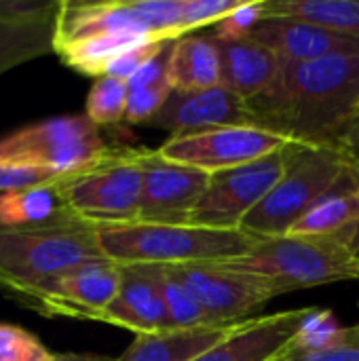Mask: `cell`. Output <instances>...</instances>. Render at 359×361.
<instances>
[{"mask_svg": "<svg viewBox=\"0 0 359 361\" xmlns=\"http://www.w3.org/2000/svg\"><path fill=\"white\" fill-rule=\"evenodd\" d=\"M252 125L286 140L339 144L359 116V53L281 61L279 74L248 102Z\"/></svg>", "mask_w": 359, "mask_h": 361, "instance_id": "6da1fadb", "label": "cell"}, {"mask_svg": "<svg viewBox=\"0 0 359 361\" xmlns=\"http://www.w3.org/2000/svg\"><path fill=\"white\" fill-rule=\"evenodd\" d=\"M104 258L118 267H182L224 262L248 254L258 239L243 231H218L195 224H106L97 226Z\"/></svg>", "mask_w": 359, "mask_h": 361, "instance_id": "7a4b0ae2", "label": "cell"}, {"mask_svg": "<svg viewBox=\"0 0 359 361\" xmlns=\"http://www.w3.org/2000/svg\"><path fill=\"white\" fill-rule=\"evenodd\" d=\"M286 169L269 197L245 218L241 231L254 239L284 237L326 195L359 167L339 144L288 140Z\"/></svg>", "mask_w": 359, "mask_h": 361, "instance_id": "3957f363", "label": "cell"}, {"mask_svg": "<svg viewBox=\"0 0 359 361\" xmlns=\"http://www.w3.org/2000/svg\"><path fill=\"white\" fill-rule=\"evenodd\" d=\"M102 258L97 226L72 214L42 224H0V292L8 298L47 277Z\"/></svg>", "mask_w": 359, "mask_h": 361, "instance_id": "277c9868", "label": "cell"}, {"mask_svg": "<svg viewBox=\"0 0 359 361\" xmlns=\"http://www.w3.org/2000/svg\"><path fill=\"white\" fill-rule=\"evenodd\" d=\"M222 264L271 281L279 294L359 279V258L343 237L258 239L248 254Z\"/></svg>", "mask_w": 359, "mask_h": 361, "instance_id": "5b68a950", "label": "cell"}, {"mask_svg": "<svg viewBox=\"0 0 359 361\" xmlns=\"http://www.w3.org/2000/svg\"><path fill=\"white\" fill-rule=\"evenodd\" d=\"M146 148L110 146L95 163L57 184L66 209L93 226L138 222Z\"/></svg>", "mask_w": 359, "mask_h": 361, "instance_id": "8992f818", "label": "cell"}, {"mask_svg": "<svg viewBox=\"0 0 359 361\" xmlns=\"http://www.w3.org/2000/svg\"><path fill=\"white\" fill-rule=\"evenodd\" d=\"M110 146L87 114L55 116L0 137V163L30 165L72 176L95 163Z\"/></svg>", "mask_w": 359, "mask_h": 361, "instance_id": "52a82bcc", "label": "cell"}, {"mask_svg": "<svg viewBox=\"0 0 359 361\" xmlns=\"http://www.w3.org/2000/svg\"><path fill=\"white\" fill-rule=\"evenodd\" d=\"M121 288V267L108 258L93 260L47 277L11 298L44 317L102 322Z\"/></svg>", "mask_w": 359, "mask_h": 361, "instance_id": "ba28073f", "label": "cell"}, {"mask_svg": "<svg viewBox=\"0 0 359 361\" xmlns=\"http://www.w3.org/2000/svg\"><path fill=\"white\" fill-rule=\"evenodd\" d=\"M286 169L284 148L239 165L209 173V184L199 199L190 224L218 231H241L245 218L269 197Z\"/></svg>", "mask_w": 359, "mask_h": 361, "instance_id": "9c48e42d", "label": "cell"}, {"mask_svg": "<svg viewBox=\"0 0 359 361\" xmlns=\"http://www.w3.org/2000/svg\"><path fill=\"white\" fill-rule=\"evenodd\" d=\"M288 140L258 125L216 127L188 135H171L157 150L174 163L207 173L248 165L281 150Z\"/></svg>", "mask_w": 359, "mask_h": 361, "instance_id": "30bf717a", "label": "cell"}, {"mask_svg": "<svg viewBox=\"0 0 359 361\" xmlns=\"http://www.w3.org/2000/svg\"><path fill=\"white\" fill-rule=\"evenodd\" d=\"M169 269L186 283L214 324L245 322L252 313L279 296L271 281L222 262H199Z\"/></svg>", "mask_w": 359, "mask_h": 361, "instance_id": "8fae6325", "label": "cell"}, {"mask_svg": "<svg viewBox=\"0 0 359 361\" xmlns=\"http://www.w3.org/2000/svg\"><path fill=\"white\" fill-rule=\"evenodd\" d=\"M207 184V171L167 161L159 150L146 148L138 222L190 224V216Z\"/></svg>", "mask_w": 359, "mask_h": 361, "instance_id": "7c38bea8", "label": "cell"}, {"mask_svg": "<svg viewBox=\"0 0 359 361\" xmlns=\"http://www.w3.org/2000/svg\"><path fill=\"white\" fill-rule=\"evenodd\" d=\"M108 34H140L159 38L144 15L140 0L59 2L55 15V49Z\"/></svg>", "mask_w": 359, "mask_h": 361, "instance_id": "4fadbf2b", "label": "cell"}, {"mask_svg": "<svg viewBox=\"0 0 359 361\" xmlns=\"http://www.w3.org/2000/svg\"><path fill=\"white\" fill-rule=\"evenodd\" d=\"M317 309L281 311L260 319L241 322L226 338L195 361H269L290 347Z\"/></svg>", "mask_w": 359, "mask_h": 361, "instance_id": "5bb4252c", "label": "cell"}, {"mask_svg": "<svg viewBox=\"0 0 359 361\" xmlns=\"http://www.w3.org/2000/svg\"><path fill=\"white\" fill-rule=\"evenodd\" d=\"M171 135H188L216 127L252 125L248 104L224 87L207 91H171L161 112L148 123Z\"/></svg>", "mask_w": 359, "mask_h": 361, "instance_id": "9a60e30c", "label": "cell"}, {"mask_svg": "<svg viewBox=\"0 0 359 361\" xmlns=\"http://www.w3.org/2000/svg\"><path fill=\"white\" fill-rule=\"evenodd\" d=\"M102 324L129 330L135 336L171 330L163 300L159 267H121V288L106 309Z\"/></svg>", "mask_w": 359, "mask_h": 361, "instance_id": "2e32d148", "label": "cell"}, {"mask_svg": "<svg viewBox=\"0 0 359 361\" xmlns=\"http://www.w3.org/2000/svg\"><path fill=\"white\" fill-rule=\"evenodd\" d=\"M262 47L271 49L281 61H313L330 55H355L359 53V40L334 34L320 25L296 21L262 17L260 23L248 36Z\"/></svg>", "mask_w": 359, "mask_h": 361, "instance_id": "e0dca14e", "label": "cell"}, {"mask_svg": "<svg viewBox=\"0 0 359 361\" xmlns=\"http://www.w3.org/2000/svg\"><path fill=\"white\" fill-rule=\"evenodd\" d=\"M218 51L222 66L220 87L245 104L267 91L281 68V59L252 38L218 40Z\"/></svg>", "mask_w": 359, "mask_h": 361, "instance_id": "ac0fdd59", "label": "cell"}, {"mask_svg": "<svg viewBox=\"0 0 359 361\" xmlns=\"http://www.w3.org/2000/svg\"><path fill=\"white\" fill-rule=\"evenodd\" d=\"M239 324L199 326L135 336V341L116 361H195L226 338Z\"/></svg>", "mask_w": 359, "mask_h": 361, "instance_id": "d6986e66", "label": "cell"}, {"mask_svg": "<svg viewBox=\"0 0 359 361\" xmlns=\"http://www.w3.org/2000/svg\"><path fill=\"white\" fill-rule=\"evenodd\" d=\"M359 228V167L330 195L311 207L288 235L292 237H343L353 239Z\"/></svg>", "mask_w": 359, "mask_h": 361, "instance_id": "ffe728a7", "label": "cell"}, {"mask_svg": "<svg viewBox=\"0 0 359 361\" xmlns=\"http://www.w3.org/2000/svg\"><path fill=\"white\" fill-rule=\"evenodd\" d=\"M222 66L214 36L188 34L176 40L169 61V85L174 91H207L220 87Z\"/></svg>", "mask_w": 359, "mask_h": 361, "instance_id": "44dd1931", "label": "cell"}, {"mask_svg": "<svg viewBox=\"0 0 359 361\" xmlns=\"http://www.w3.org/2000/svg\"><path fill=\"white\" fill-rule=\"evenodd\" d=\"M262 17L307 21L359 40V0H262Z\"/></svg>", "mask_w": 359, "mask_h": 361, "instance_id": "7402d4cb", "label": "cell"}, {"mask_svg": "<svg viewBox=\"0 0 359 361\" xmlns=\"http://www.w3.org/2000/svg\"><path fill=\"white\" fill-rule=\"evenodd\" d=\"M55 15L0 21V74L55 51Z\"/></svg>", "mask_w": 359, "mask_h": 361, "instance_id": "603a6c76", "label": "cell"}, {"mask_svg": "<svg viewBox=\"0 0 359 361\" xmlns=\"http://www.w3.org/2000/svg\"><path fill=\"white\" fill-rule=\"evenodd\" d=\"M152 40V36H140V34H108V36H95V38H87L68 47H59L55 49V53L59 55V59L87 76H104L108 66L123 53H127L129 49ZM159 40V38H157Z\"/></svg>", "mask_w": 359, "mask_h": 361, "instance_id": "cb8c5ba5", "label": "cell"}, {"mask_svg": "<svg viewBox=\"0 0 359 361\" xmlns=\"http://www.w3.org/2000/svg\"><path fill=\"white\" fill-rule=\"evenodd\" d=\"M57 184H44V186L2 192L0 195V224H4V226L42 224V222L55 220L63 214H70L61 201Z\"/></svg>", "mask_w": 359, "mask_h": 361, "instance_id": "d4e9b609", "label": "cell"}, {"mask_svg": "<svg viewBox=\"0 0 359 361\" xmlns=\"http://www.w3.org/2000/svg\"><path fill=\"white\" fill-rule=\"evenodd\" d=\"M159 279H161V290H163V300L169 317L171 330H188V328H199V326H220L214 324L195 294L186 288V283L169 269V267H159Z\"/></svg>", "mask_w": 359, "mask_h": 361, "instance_id": "484cf974", "label": "cell"}, {"mask_svg": "<svg viewBox=\"0 0 359 361\" xmlns=\"http://www.w3.org/2000/svg\"><path fill=\"white\" fill-rule=\"evenodd\" d=\"M129 102V87L125 80L114 76H99L91 85L87 95L85 114L97 127H110L125 121Z\"/></svg>", "mask_w": 359, "mask_h": 361, "instance_id": "4316f807", "label": "cell"}, {"mask_svg": "<svg viewBox=\"0 0 359 361\" xmlns=\"http://www.w3.org/2000/svg\"><path fill=\"white\" fill-rule=\"evenodd\" d=\"M269 361H359V324L343 328L330 343L309 347L298 338Z\"/></svg>", "mask_w": 359, "mask_h": 361, "instance_id": "83f0119b", "label": "cell"}, {"mask_svg": "<svg viewBox=\"0 0 359 361\" xmlns=\"http://www.w3.org/2000/svg\"><path fill=\"white\" fill-rule=\"evenodd\" d=\"M51 351L28 330L0 324V361H44Z\"/></svg>", "mask_w": 359, "mask_h": 361, "instance_id": "f1b7e54d", "label": "cell"}, {"mask_svg": "<svg viewBox=\"0 0 359 361\" xmlns=\"http://www.w3.org/2000/svg\"><path fill=\"white\" fill-rule=\"evenodd\" d=\"M171 85H150L142 89H129V102H127V114L125 123L131 125H148L165 106L167 97L171 95Z\"/></svg>", "mask_w": 359, "mask_h": 361, "instance_id": "f546056e", "label": "cell"}, {"mask_svg": "<svg viewBox=\"0 0 359 361\" xmlns=\"http://www.w3.org/2000/svg\"><path fill=\"white\" fill-rule=\"evenodd\" d=\"M239 4L241 0H184L182 34L188 36L205 25H216Z\"/></svg>", "mask_w": 359, "mask_h": 361, "instance_id": "4dcf8cb0", "label": "cell"}, {"mask_svg": "<svg viewBox=\"0 0 359 361\" xmlns=\"http://www.w3.org/2000/svg\"><path fill=\"white\" fill-rule=\"evenodd\" d=\"M262 19V2H241L235 11H231L224 19L214 25V34L218 40H241L252 34V30Z\"/></svg>", "mask_w": 359, "mask_h": 361, "instance_id": "1f68e13d", "label": "cell"}, {"mask_svg": "<svg viewBox=\"0 0 359 361\" xmlns=\"http://www.w3.org/2000/svg\"><path fill=\"white\" fill-rule=\"evenodd\" d=\"M63 178H68V176H59V173L49 171V169H42V167L0 163V195L2 192H13V190H21V188L57 184Z\"/></svg>", "mask_w": 359, "mask_h": 361, "instance_id": "d6a6232c", "label": "cell"}, {"mask_svg": "<svg viewBox=\"0 0 359 361\" xmlns=\"http://www.w3.org/2000/svg\"><path fill=\"white\" fill-rule=\"evenodd\" d=\"M163 42L165 40H157V38H152V40H146V42H142V44H138V47H133V49H129L127 53H123V55H118L110 66H108V70H106V74L104 76H114V78H121V80H129L148 59H152L157 53H159V49L163 47Z\"/></svg>", "mask_w": 359, "mask_h": 361, "instance_id": "836d02e7", "label": "cell"}, {"mask_svg": "<svg viewBox=\"0 0 359 361\" xmlns=\"http://www.w3.org/2000/svg\"><path fill=\"white\" fill-rule=\"evenodd\" d=\"M59 2L55 0H0V21L36 19L55 15Z\"/></svg>", "mask_w": 359, "mask_h": 361, "instance_id": "e575fe53", "label": "cell"}, {"mask_svg": "<svg viewBox=\"0 0 359 361\" xmlns=\"http://www.w3.org/2000/svg\"><path fill=\"white\" fill-rule=\"evenodd\" d=\"M339 146L355 161L359 165V121L353 123V127L341 137V142H339Z\"/></svg>", "mask_w": 359, "mask_h": 361, "instance_id": "d590c367", "label": "cell"}, {"mask_svg": "<svg viewBox=\"0 0 359 361\" xmlns=\"http://www.w3.org/2000/svg\"><path fill=\"white\" fill-rule=\"evenodd\" d=\"M44 361H116L104 355H91V353H51Z\"/></svg>", "mask_w": 359, "mask_h": 361, "instance_id": "8d00e7d4", "label": "cell"}, {"mask_svg": "<svg viewBox=\"0 0 359 361\" xmlns=\"http://www.w3.org/2000/svg\"><path fill=\"white\" fill-rule=\"evenodd\" d=\"M351 247H353L355 256H358V258H359V228H358V233L353 235V239H351Z\"/></svg>", "mask_w": 359, "mask_h": 361, "instance_id": "74e56055", "label": "cell"}, {"mask_svg": "<svg viewBox=\"0 0 359 361\" xmlns=\"http://www.w3.org/2000/svg\"><path fill=\"white\" fill-rule=\"evenodd\" d=\"M358 121H359V116H358Z\"/></svg>", "mask_w": 359, "mask_h": 361, "instance_id": "f35d334b", "label": "cell"}]
</instances>
